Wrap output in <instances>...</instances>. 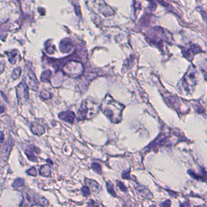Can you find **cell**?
Returning <instances> with one entry per match:
<instances>
[{
  "label": "cell",
  "mask_w": 207,
  "mask_h": 207,
  "mask_svg": "<svg viewBox=\"0 0 207 207\" xmlns=\"http://www.w3.org/2000/svg\"><path fill=\"white\" fill-rule=\"evenodd\" d=\"M124 105L114 100L109 95L104 98L100 109L104 114L113 123L118 124L122 120Z\"/></svg>",
  "instance_id": "1"
},
{
  "label": "cell",
  "mask_w": 207,
  "mask_h": 207,
  "mask_svg": "<svg viewBox=\"0 0 207 207\" xmlns=\"http://www.w3.org/2000/svg\"><path fill=\"white\" fill-rule=\"evenodd\" d=\"M97 104L91 100H84L77 113L78 120L89 119L94 117L98 112Z\"/></svg>",
  "instance_id": "2"
},
{
  "label": "cell",
  "mask_w": 207,
  "mask_h": 207,
  "mask_svg": "<svg viewBox=\"0 0 207 207\" xmlns=\"http://www.w3.org/2000/svg\"><path fill=\"white\" fill-rule=\"evenodd\" d=\"M17 97L19 104H24L29 100V91L28 87L25 83L21 82L16 87Z\"/></svg>",
  "instance_id": "3"
},
{
  "label": "cell",
  "mask_w": 207,
  "mask_h": 207,
  "mask_svg": "<svg viewBox=\"0 0 207 207\" xmlns=\"http://www.w3.org/2000/svg\"><path fill=\"white\" fill-rule=\"evenodd\" d=\"M196 81L195 72L194 71L191 72L187 73V75H185L183 83L184 89L186 90V92L193 91V87H194L196 85Z\"/></svg>",
  "instance_id": "4"
},
{
  "label": "cell",
  "mask_w": 207,
  "mask_h": 207,
  "mask_svg": "<svg viewBox=\"0 0 207 207\" xmlns=\"http://www.w3.org/2000/svg\"><path fill=\"white\" fill-rule=\"evenodd\" d=\"M25 84L28 87L34 91H37L39 88V82L35 77V75L29 71L26 75H24Z\"/></svg>",
  "instance_id": "5"
},
{
  "label": "cell",
  "mask_w": 207,
  "mask_h": 207,
  "mask_svg": "<svg viewBox=\"0 0 207 207\" xmlns=\"http://www.w3.org/2000/svg\"><path fill=\"white\" fill-rule=\"evenodd\" d=\"M59 117L64 122L72 124L74 122L75 115V113L71 111H66L62 112L59 114Z\"/></svg>",
  "instance_id": "6"
},
{
  "label": "cell",
  "mask_w": 207,
  "mask_h": 207,
  "mask_svg": "<svg viewBox=\"0 0 207 207\" xmlns=\"http://www.w3.org/2000/svg\"><path fill=\"white\" fill-rule=\"evenodd\" d=\"M30 130L32 133L37 136H42L44 132V128L42 125L39 124L37 122H32L30 124Z\"/></svg>",
  "instance_id": "7"
},
{
  "label": "cell",
  "mask_w": 207,
  "mask_h": 207,
  "mask_svg": "<svg viewBox=\"0 0 207 207\" xmlns=\"http://www.w3.org/2000/svg\"><path fill=\"white\" fill-rule=\"evenodd\" d=\"M85 182L87 184V185L88 186V188H89V189H91V190L93 191V193H94V194L96 193V194H97L99 191H100V187L99 184L92 181V180H89V179H86Z\"/></svg>",
  "instance_id": "8"
},
{
  "label": "cell",
  "mask_w": 207,
  "mask_h": 207,
  "mask_svg": "<svg viewBox=\"0 0 207 207\" xmlns=\"http://www.w3.org/2000/svg\"><path fill=\"white\" fill-rule=\"evenodd\" d=\"M40 174L46 177H48L51 176V167L48 165H45L41 166L40 170Z\"/></svg>",
  "instance_id": "9"
},
{
  "label": "cell",
  "mask_w": 207,
  "mask_h": 207,
  "mask_svg": "<svg viewBox=\"0 0 207 207\" xmlns=\"http://www.w3.org/2000/svg\"><path fill=\"white\" fill-rule=\"evenodd\" d=\"M25 154L27 156L28 159L33 162H38V159L34 154V152L33 149H27L25 151Z\"/></svg>",
  "instance_id": "10"
},
{
  "label": "cell",
  "mask_w": 207,
  "mask_h": 207,
  "mask_svg": "<svg viewBox=\"0 0 207 207\" xmlns=\"http://www.w3.org/2000/svg\"><path fill=\"white\" fill-rule=\"evenodd\" d=\"M51 76V71H46L42 74L41 80L43 82H49L50 77Z\"/></svg>",
  "instance_id": "11"
},
{
  "label": "cell",
  "mask_w": 207,
  "mask_h": 207,
  "mask_svg": "<svg viewBox=\"0 0 207 207\" xmlns=\"http://www.w3.org/2000/svg\"><path fill=\"white\" fill-rule=\"evenodd\" d=\"M40 97L43 100H47L52 97V94L51 92L47 91V90H42L40 92Z\"/></svg>",
  "instance_id": "12"
},
{
  "label": "cell",
  "mask_w": 207,
  "mask_h": 207,
  "mask_svg": "<svg viewBox=\"0 0 207 207\" xmlns=\"http://www.w3.org/2000/svg\"><path fill=\"white\" fill-rule=\"evenodd\" d=\"M24 184V180L22 179V178H17L13 182L12 186H13L14 188H17L20 186H22Z\"/></svg>",
  "instance_id": "13"
},
{
  "label": "cell",
  "mask_w": 207,
  "mask_h": 207,
  "mask_svg": "<svg viewBox=\"0 0 207 207\" xmlns=\"http://www.w3.org/2000/svg\"><path fill=\"white\" fill-rule=\"evenodd\" d=\"M21 69L20 67H17L12 72V78L14 80H17L19 78L20 75H21Z\"/></svg>",
  "instance_id": "14"
},
{
  "label": "cell",
  "mask_w": 207,
  "mask_h": 207,
  "mask_svg": "<svg viewBox=\"0 0 207 207\" xmlns=\"http://www.w3.org/2000/svg\"><path fill=\"white\" fill-rule=\"evenodd\" d=\"M107 189L109 191V193L113 196H116V192L114 191V186L112 185V184L111 183V182H108L107 183Z\"/></svg>",
  "instance_id": "15"
},
{
  "label": "cell",
  "mask_w": 207,
  "mask_h": 207,
  "mask_svg": "<svg viewBox=\"0 0 207 207\" xmlns=\"http://www.w3.org/2000/svg\"><path fill=\"white\" fill-rule=\"evenodd\" d=\"M92 169L97 174L101 173V166L97 163H94L92 164Z\"/></svg>",
  "instance_id": "16"
},
{
  "label": "cell",
  "mask_w": 207,
  "mask_h": 207,
  "mask_svg": "<svg viewBox=\"0 0 207 207\" xmlns=\"http://www.w3.org/2000/svg\"><path fill=\"white\" fill-rule=\"evenodd\" d=\"M82 191L83 193V195L86 197L88 196L91 193V190L89 189L88 186H83V188H82Z\"/></svg>",
  "instance_id": "17"
},
{
  "label": "cell",
  "mask_w": 207,
  "mask_h": 207,
  "mask_svg": "<svg viewBox=\"0 0 207 207\" xmlns=\"http://www.w3.org/2000/svg\"><path fill=\"white\" fill-rule=\"evenodd\" d=\"M26 172H27L28 175H30V176H35L37 175V170H36L35 168H34V167H32V168L29 169Z\"/></svg>",
  "instance_id": "18"
},
{
  "label": "cell",
  "mask_w": 207,
  "mask_h": 207,
  "mask_svg": "<svg viewBox=\"0 0 207 207\" xmlns=\"http://www.w3.org/2000/svg\"><path fill=\"white\" fill-rule=\"evenodd\" d=\"M117 186L120 188V189L122 191H126L127 190L126 186H124L122 182H119V181H117Z\"/></svg>",
  "instance_id": "19"
},
{
  "label": "cell",
  "mask_w": 207,
  "mask_h": 207,
  "mask_svg": "<svg viewBox=\"0 0 207 207\" xmlns=\"http://www.w3.org/2000/svg\"><path fill=\"white\" fill-rule=\"evenodd\" d=\"M122 177L124 179H129L130 178V175H129V170L125 171L123 174H122Z\"/></svg>",
  "instance_id": "20"
},
{
  "label": "cell",
  "mask_w": 207,
  "mask_h": 207,
  "mask_svg": "<svg viewBox=\"0 0 207 207\" xmlns=\"http://www.w3.org/2000/svg\"><path fill=\"white\" fill-rule=\"evenodd\" d=\"M163 206H165V207H168V206H170L171 205V202L170 201H166L165 202H164L162 205Z\"/></svg>",
  "instance_id": "21"
},
{
  "label": "cell",
  "mask_w": 207,
  "mask_h": 207,
  "mask_svg": "<svg viewBox=\"0 0 207 207\" xmlns=\"http://www.w3.org/2000/svg\"><path fill=\"white\" fill-rule=\"evenodd\" d=\"M4 135L2 133L1 135V137H0V142L2 143L4 142Z\"/></svg>",
  "instance_id": "22"
},
{
  "label": "cell",
  "mask_w": 207,
  "mask_h": 207,
  "mask_svg": "<svg viewBox=\"0 0 207 207\" xmlns=\"http://www.w3.org/2000/svg\"><path fill=\"white\" fill-rule=\"evenodd\" d=\"M5 111V108L2 106H0V114L4 112Z\"/></svg>",
  "instance_id": "23"
},
{
  "label": "cell",
  "mask_w": 207,
  "mask_h": 207,
  "mask_svg": "<svg viewBox=\"0 0 207 207\" xmlns=\"http://www.w3.org/2000/svg\"><path fill=\"white\" fill-rule=\"evenodd\" d=\"M4 65H1V64H0V74L4 71Z\"/></svg>",
  "instance_id": "24"
},
{
  "label": "cell",
  "mask_w": 207,
  "mask_h": 207,
  "mask_svg": "<svg viewBox=\"0 0 207 207\" xmlns=\"http://www.w3.org/2000/svg\"><path fill=\"white\" fill-rule=\"evenodd\" d=\"M47 163H49V162H50V163H51V164H50L51 165H52V164H53V162L51 160V159H47Z\"/></svg>",
  "instance_id": "25"
}]
</instances>
